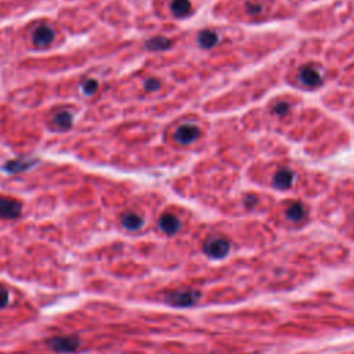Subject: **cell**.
I'll return each mask as SVG.
<instances>
[{
  "mask_svg": "<svg viewBox=\"0 0 354 354\" xmlns=\"http://www.w3.org/2000/svg\"><path fill=\"white\" fill-rule=\"evenodd\" d=\"M7 303H9V290L5 286H0V309L7 306Z\"/></svg>",
  "mask_w": 354,
  "mask_h": 354,
  "instance_id": "obj_21",
  "label": "cell"
},
{
  "mask_svg": "<svg viewBox=\"0 0 354 354\" xmlns=\"http://www.w3.org/2000/svg\"><path fill=\"white\" fill-rule=\"evenodd\" d=\"M198 42L201 44V47L212 48L219 42V35L212 29H205L198 35Z\"/></svg>",
  "mask_w": 354,
  "mask_h": 354,
  "instance_id": "obj_13",
  "label": "cell"
},
{
  "mask_svg": "<svg viewBox=\"0 0 354 354\" xmlns=\"http://www.w3.org/2000/svg\"><path fill=\"white\" fill-rule=\"evenodd\" d=\"M47 344L60 353H72L78 349L79 340L74 336H57V338L48 339Z\"/></svg>",
  "mask_w": 354,
  "mask_h": 354,
  "instance_id": "obj_4",
  "label": "cell"
},
{
  "mask_svg": "<svg viewBox=\"0 0 354 354\" xmlns=\"http://www.w3.org/2000/svg\"><path fill=\"white\" fill-rule=\"evenodd\" d=\"M33 163H35L33 159H14L6 163L5 170L7 173H21L32 167Z\"/></svg>",
  "mask_w": 354,
  "mask_h": 354,
  "instance_id": "obj_12",
  "label": "cell"
},
{
  "mask_svg": "<svg viewBox=\"0 0 354 354\" xmlns=\"http://www.w3.org/2000/svg\"><path fill=\"white\" fill-rule=\"evenodd\" d=\"M143 224H144L143 217L140 215H137V213H134V212H126V213H124V216H122V225H124L125 228H128V230H139V228L143 227Z\"/></svg>",
  "mask_w": 354,
  "mask_h": 354,
  "instance_id": "obj_11",
  "label": "cell"
},
{
  "mask_svg": "<svg viewBox=\"0 0 354 354\" xmlns=\"http://www.w3.org/2000/svg\"><path fill=\"white\" fill-rule=\"evenodd\" d=\"M145 89L148 91H156L161 89V81H158L155 78H151L145 82Z\"/></svg>",
  "mask_w": 354,
  "mask_h": 354,
  "instance_id": "obj_20",
  "label": "cell"
},
{
  "mask_svg": "<svg viewBox=\"0 0 354 354\" xmlns=\"http://www.w3.org/2000/svg\"><path fill=\"white\" fill-rule=\"evenodd\" d=\"M199 299V292L197 290H176L167 295V302L172 303L174 306L186 307V306H193L194 303H197V301Z\"/></svg>",
  "mask_w": 354,
  "mask_h": 354,
  "instance_id": "obj_2",
  "label": "cell"
},
{
  "mask_svg": "<svg viewBox=\"0 0 354 354\" xmlns=\"http://www.w3.org/2000/svg\"><path fill=\"white\" fill-rule=\"evenodd\" d=\"M54 40V32L51 28L42 25L35 29V32L32 35V42L36 47H47L53 43Z\"/></svg>",
  "mask_w": 354,
  "mask_h": 354,
  "instance_id": "obj_7",
  "label": "cell"
},
{
  "mask_svg": "<svg viewBox=\"0 0 354 354\" xmlns=\"http://www.w3.org/2000/svg\"><path fill=\"white\" fill-rule=\"evenodd\" d=\"M273 111L277 113V115H279V116L286 115V113L289 112V104H288V102H278V104L274 105Z\"/></svg>",
  "mask_w": 354,
  "mask_h": 354,
  "instance_id": "obj_19",
  "label": "cell"
},
{
  "mask_svg": "<svg viewBox=\"0 0 354 354\" xmlns=\"http://www.w3.org/2000/svg\"><path fill=\"white\" fill-rule=\"evenodd\" d=\"M159 227H161V230L163 232H166L169 235H173L180 230L182 224H180V220L177 219L176 216L170 215V213H165L159 219Z\"/></svg>",
  "mask_w": 354,
  "mask_h": 354,
  "instance_id": "obj_9",
  "label": "cell"
},
{
  "mask_svg": "<svg viewBox=\"0 0 354 354\" xmlns=\"http://www.w3.org/2000/svg\"><path fill=\"white\" fill-rule=\"evenodd\" d=\"M54 122L61 129H68L72 126V115L68 111H58L54 116Z\"/></svg>",
  "mask_w": 354,
  "mask_h": 354,
  "instance_id": "obj_16",
  "label": "cell"
},
{
  "mask_svg": "<svg viewBox=\"0 0 354 354\" xmlns=\"http://www.w3.org/2000/svg\"><path fill=\"white\" fill-rule=\"evenodd\" d=\"M193 10V3L190 0H173L170 5V11L173 16L177 18H184L187 17Z\"/></svg>",
  "mask_w": 354,
  "mask_h": 354,
  "instance_id": "obj_10",
  "label": "cell"
},
{
  "mask_svg": "<svg viewBox=\"0 0 354 354\" xmlns=\"http://www.w3.org/2000/svg\"><path fill=\"white\" fill-rule=\"evenodd\" d=\"M22 205L20 201L9 197H0V219H17L21 215Z\"/></svg>",
  "mask_w": 354,
  "mask_h": 354,
  "instance_id": "obj_3",
  "label": "cell"
},
{
  "mask_svg": "<svg viewBox=\"0 0 354 354\" xmlns=\"http://www.w3.org/2000/svg\"><path fill=\"white\" fill-rule=\"evenodd\" d=\"M228 251H230V242L224 240V238H220V237L210 238V240L205 242L204 245V252L210 258H224L225 255L228 253Z\"/></svg>",
  "mask_w": 354,
  "mask_h": 354,
  "instance_id": "obj_1",
  "label": "cell"
},
{
  "mask_svg": "<svg viewBox=\"0 0 354 354\" xmlns=\"http://www.w3.org/2000/svg\"><path fill=\"white\" fill-rule=\"evenodd\" d=\"M286 216H288V219L292 221H302L305 217H306V208H305V205L301 204V202H295V204H292L288 208V210H286Z\"/></svg>",
  "mask_w": 354,
  "mask_h": 354,
  "instance_id": "obj_15",
  "label": "cell"
},
{
  "mask_svg": "<svg viewBox=\"0 0 354 354\" xmlns=\"http://www.w3.org/2000/svg\"><path fill=\"white\" fill-rule=\"evenodd\" d=\"M170 46H172L170 39L163 38V36H155L145 43V47L150 51H162V50H167Z\"/></svg>",
  "mask_w": 354,
  "mask_h": 354,
  "instance_id": "obj_14",
  "label": "cell"
},
{
  "mask_svg": "<svg viewBox=\"0 0 354 354\" xmlns=\"http://www.w3.org/2000/svg\"><path fill=\"white\" fill-rule=\"evenodd\" d=\"M97 89H98V82H97L96 79H87V81H85V83L82 85V90H83V93L87 94V96L94 94L97 91Z\"/></svg>",
  "mask_w": 354,
  "mask_h": 354,
  "instance_id": "obj_17",
  "label": "cell"
},
{
  "mask_svg": "<svg viewBox=\"0 0 354 354\" xmlns=\"http://www.w3.org/2000/svg\"><path fill=\"white\" fill-rule=\"evenodd\" d=\"M201 136V130L195 125H183L182 128H179L174 133V139L177 143L183 145L193 144L194 141H197Z\"/></svg>",
  "mask_w": 354,
  "mask_h": 354,
  "instance_id": "obj_5",
  "label": "cell"
},
{
  "mask_svg": "<svg viewBox=\"0 0 354 354\" xmlns=\"http://www.w3.org/2000/svg\"><path fill=\"white\" fill-rule=\"evenodd\" d=\"M299 79L305 85L309 87H316L320 86L322 82V75L321 71L316 68L314 65H306V67H302L301 72H299Z\"/></svg>",
  "mask_w": 354,
  "mask_h": 354,
  "instance_id": "obj_6",
  "label": "cell"
},
{
  "mask_svg": "<svg viewBox=\"0 0 354 354\" xmlns=\"http://www.w3.org/2000/svg\"><path fill=\"white\" fill-rule=\"evenodd\" d=\"M295 182V173L293 170H290L288 167L279 169L278 172L275 173V176L273 179V186L278 190H288L293 186Z\"/></svg>",
  "mask_w": 354,
  "mask_h": 354,
  "instance_id": "obj_8",
  "label": "cell"
},
{
  "mask_svg": "<svg viewBox=\"0 0 354 354\" xmlns=\"http://www.w3.org/2000/svg\"><path fill=\"white\" fill-rule=\"evenodd\" d=\"M247 11L251 16H259V14H262L263 7H262V5L259 2H248Z\"/></svg>",
  "mask_w": 354,
  "mask_h": 354,
  "instance_id": "obj_18",
  "label": "cell"
}]
</instances>
